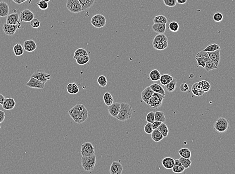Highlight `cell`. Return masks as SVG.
Instances as JSON below:
<instances>
[{"label": "cell", "mask_w": 235, "mask_h": 174, "mask_svg": "<svg viewBox=\"0 0 235 174\" xmlns=\"http://www.w3.org/2000/svg\"><path fill=\"white\" fill-rule=\"evenodd\" d=\"M97 82L101 87H106L108 84L107 79L104 75H101L98 78Z\"/></svg>", "instance_id": "cell-44"}, {"label": "cell", "mask_w": 235, "mask_h": 174, "mask_svg": "<svg viewBox=\"0 0 235 174\" xmlns=\"http://www.w3.org/2000/svg\"><path fill=\"white\" fill-rule=\"evenodd\" d=\"M123 172V166L120 162L114 161L113 162L110 168L111 174H121Z\"/></svg>", "instance_id": "cell-14"}, {"label": "cell", "mask_w": 235, "mask_h": 174, "mask_svg": "<svg viewBox=\"0 0 235 174\" xmlns=\"http://www.w3.org/2000/svg\"><path fill=\"white\" fill-rule=\"evenodd\" d=\"M6 98L3 94L0 93V105H2Z\"/></svg>", "instance_id": "cell-59"}, {"label": "cell", "mask_w": 235, "mask_h": 174, "mask_svg": "<svg viewBox=\"0 0 235 174\" xmlns=\"http://www.w3.org/2000/svg\"><path fill=\"white\" fill-rule=\"evenodd\" d=\"M173 77L169 74H164L161 75L160 81L163 86H166L173 80Z\"/></svg>", "instance_id": "cell-29"}, {"label": "cell", "mask_w": 235, "mask_h": 174, "mask_svg": "<svg viewBox=\"0 0 235 174\" xmlns=\"http://www.w3.org/2000/svg\"><path fill=\"white\" fill-rule=\"evenodd\" d=\"M103 99H104V103L107 106H110V105L114 103H113L114 98L110 92H106L105 93L104 96H103Z\"/></svg>", "instance_id": "cell-35"}, {"label": "cell", "mask_w": 235, "mask_h": 174, "mask_svg": "<svg viewBox=\"0 0 235 174\" xmlns=\"http://www.w3.org/2000/svg\"><path fill=\"white\" fill-rule=\"evenodd\" d=\"M151 138L155 142L158 143L162 141L164 137L158 129H155L151 134Z\"/></svg>", "instance_id": "cell-26"}, {"label": "cell", "mask_w": 235, "mask_h": 174, "mask_svg": "<svg viewBox=\"0 0 235 174\" xmlns=\"http://www.w3.org/2000/svg\"><path fill=\"white\" fill-rule=\"evenodd\" d=\"M155 112H151L147 114V117L146 118V120L147 122H149L152 124L155 121Z\"/></svg>", "instance_id": "cell-51"}, {"label": "cell", "mask_w": 235, "mask_h": 174, "mask_svg": "<svg viewBox=\"0 0 235 174\" xmlns=\"http://www.w3.org/2000/svg\"><path fill=\"white\" fill-rule=\"evenodd\" d=\"M219 49H221L220 46L217 44L214 43L208 46L203 50L206 52H212V51L217 50Z\"/></svg>", "instance_id": "cell-47"}, {"label": "cell", "mask_w": 235, "mask_h": 174, "mask_svg": "<svg viewBox=\"0 0 235 174\" xmlns=\"http://www.w3.org/2000/svg\"><path fill=\"white\" fill-rule=\"evenodd\" d=\"M163 166L166 169H172L175 164V160L172 158L166 157L162 161Z\"/></svg>", "instance_id": "cell-22"}, {"label": "cell", "mask_w": 235, "mask_h": 174, "mask_svg": "<svg viewBox=\"0 0 235 174\" xmlns=\"http://www.w3.org/2000/svg\"><path fill=\"white\" fill-rule=\"evenodd\" d=\"M88 52L85 49L82 48H79L77 49L75 51L74 54V58L76 59L77 58L80 56H83V55H88Z\"/></svg>", "instance_id": "cell-39"}, {"label": "cell", "mask_w": 235, "mask_h": 174, "mask_svg": "<svg viewBox=\"0 0 235 174\" xmlns=\"http://www.w3.org/2000/svg\"><path fill=\"white\" fill-rule=\"evenodd\" d=\"M27 1H28V0H21V3L22 4L23 3H24V2H26ZM29 3H30L31 2V0H29Z\"/></svg>", "instance_id": "cell-62"}, {"label": "cell", "mask_w": 235, "mask_h": 174, "mask_svg": "<svg viewBox=\"0 0 235 174\" xmlns=\"http://www.w3.org/2000/svg\"><path fill=\"white\" fill-rule=\"evenodd\" d=\"M40 1H46V2H49L50 1V0H40Z\"/></svg>", "instance_id": "cell-63"}, {"label": "cell", "mask_w": 235, "mask_h": 174, "mask_svg": "<svg viewBox=\"0 0 235 174\" xmlns=\"http://www.w3.org/2000/svg\"><path fill=\"white\" fill-rule=\"evenodd\" d=\"M20 17L17 13L9 14L7 16L6 23L11 25H21V23L20 21Z\"/></svg>", "instance_id": "cell-13"}, {"label": "cell", "mask_w": 235, "mask_h": 174, "mask_svg": "<svg viewBox=\"0 0 235 174\" xmlns=\"http://www.w3.org/2000/svg\"><path fill=\"white\" fill-rule=\"evenodd\" d=\"M76 62L78 65H84L86 64L87 63L90 61V57L88 55H83V56H80L77 58L76 59Z\"/></svg>", "instance_id": "cell-37"}, {"label": "cell", "mask_w": 235, "mask_h": 174, "mask_svg": "<svg viewBox=\"0 0 235 174\" xmlns=\"http://www.w3.org/2000/svg\"><path fill=\"white\" fill-rule=\"evenodd\" d=\"M154 23H165L167 24L168 22V19L165 16L160 15L158 16H156L154 18Z\"/></svg>", "instance_id": "cell-42"}, {"label": "cell", "mask_w": 235, "mask_h": 174, "mask_svg": "<svg viewBox=\"0 0 235 174\" xmlns=\"http://www.w3.org/2000/svg\"><path fill=\"white\" fill-rule=\"evenodd\" d=\"M155 49L158 50H164L166 49L168 46V41H165L163 42L156 43L153 45Z\"/></svg>", "instance_id": "cell-40"}, {"label": "cell", "mask_w": 235, "mask_h": 174, "mask_svg": "<svg viewBox=\"0 0 235 174\" xmlns=\"http://www.w3.org/2000/svg\"><path fill=\"white\" fill-rule=\"evenodd\" d=\"M91 23L96 28H102L106 24V18L102 14H96L95 15L92 17L91 20Z\"/></svg>", "instance_id": "cell-7"}, {"label": "cell", "mask_w": 235, "mask_h": 174, "mask_svg": "<svg viewBox=\"0 0 235 174\" xmlns=\"http://www.w3.org/2000/svg\"><path fill=\"white\" fill-rule=\"evenodd\" d=\"M223 19V14L221 13L216 12L213 15V20L215 22L219 23L221 22Z\"/></svg>", "instance_id": "cell-49"}, {"label": "cell", "mask_w": 235, "mask_h": 174, "mask_svg": "<svg viewBox=\"0 0 235 174\" xmlns=\"http://www.w3.org/2000/svg\"><path fill=\"white\" fill-rule=\"evenodd\" d=\"M192 92L194 95L197 96L203 95L205 93L200 85L199 84V82H196L192 86Z\"/></svg>", "instance_id": "cell-24"}, {"label": "cell", "mask_w": 235, "mask_h": 174, "mask_svg": "<svg viewBox=\"0 0 235 174\" xmlns=\"http://www.w3.org/2000/svg\"><path fill=\"white\" fill-rule=\"evenodd\" d=\"M21 26V25H19L8 24L6 23L4 24L3 30L6 35L8 36H12L16 33L18 29H20Z\"/></svg>", "instance_id": "cell-11"}, {"label": "cell", "mask_w": 235, "mask_h": 174, "mask_svg": "<svg viewBox=\"0 0 235 174\" xmlns=\"http://www.w3.org/2000/svg\"><path fill=\"white\" fill-rule=\"evenodd\" d=\"M26 86L32 88L43 89L45 83L34 77L31 76L30 80L26 83Z\"/></svg>", "instance_id": "cell-10"}, {"label": "cell", "mask_w": 235, "mask_h": 174, "mask_svg": "<svg viewBox=\"0 0 235 174\" xmlns=\"http://www.w3.org/2000/svg\"><path fill=\"white\" fill-rule=\"evenodd\" d=\"M96 163V157L95 155L91 156H82L81 158V165L85 171L90 172L94 170Z\"/></svg>", "instance_id": "cell-3"}, {"label": "cell", "mask_w": 235, "mask_h": 174, "mask_svg": "<svg viewBox=\"0 0 235 174\" xmlns=\"http://www.w3.org/2000/svg\"><path fill=\"white\" fill-rule=\"evenodd\" d=\"M82 6V10L86 11L93 5L95 0H79Z\"/></svg>", "instance_id": "cell-28"}, {"label": "cell", "mask_w": 235, "mask_h": 174, "mask_svg": "<svg viewBox=\"0 0 235 174\" xmlns=\"http://www.w3.org/2000/svg\"><path fill=\"white\" fill-rule=\"evenodd\" d=\"M37 4L39 8V9H41L42 10H46L48 8L49 2L44 1H40V2H38Z\"/></svg>", "instance_id": "cell-48"}, {"label": "cell", "mask_w": 235, "mask_h": 174, "mask_svg": "<svg viewBox=\"0 0 235 174\" xmlns=\"http://www.w3.org/2000/svg\"><path fill=\"white\" fill-rule=\"evenodd\" d=\"M120 103H113L110 106H108V112L111 116L116 118L119 113L120 110Z\"/></svg>", "instance_id": "cell-15"}, {"label": "cell", "mask_w": 235, "mask_h": 174, "mask_svg": "<svg viewBox=\"0 0 235 174\" xmlns=\"http://www.w3.org/2000/svg\"><path fill=\"white\" fill-rule=\"evenodd\" d=\"M196 57H202L204 59L206 60L209 57L208 54L207 52L204 51V50L201 51L200 52L197 53Z\"/></svg>", "instance_id": "cell-55"}, {"label": "cell", "mask_w": 235, "mask_h": 174, "mask_svg": "<svg viewBox=\"0 0 235 174\" xmlns=\"http://www.w3.org/2000/svg\"><path fill=\"white\" fill-rule=\"evenodd\" d=\"M133 113V109L131 106L127 103H121L120 110L116 118L122 122H125L131 117Z\"/></svg>", "instance_id": "cell-2"}, {"label": "cell", "mask_w": 235, "mask_h": 174, "mask_svg": "<svg viewBox=\"0 0 235 174\" xmlns=\"http://www.w3.org/2000/svg\"><path fill=\"white\" fill-rule=\"evenodd\" d=\"M161 76V73L157 69H153L150 72V75H149L151 80L154 82H156V81H158V80H160Z\"/></svg>", "instance_id": "cell-32"}, {"label": "cell", "mask_w": 235, "mask_h": 174, "mask_svg": "<svg viewBox=\"0 0 235 174\" xmlns=\"http://www.w3.org/2000/svg\"><path fill=\"white\" fill-rule=\"evenodd\" d=\"M30 25L33 28H38L39 27H40L41 22H40V20L38 19H37V18H34L30 22Z\"/></svg>", "instance_id": "cell-52"}, {"label": "cell", "mask_w": 235, "mask_h": 174, "mask_svg": "<svg viewBox=\"0 0 235 174\" xmlns=\"http://www.w3.org/2000/svg\"><path fill=\"white\" fill-rule=\"evenodd\" d=\"M204 68L207 71L209 72L212 70L218 69V67L216 66L214 62L209 57L206 60V65Z\"/></svg>", "instance_id": "cell-27"}, {"label": "cell", "mask_w": 235, "mask_h": 174, "mask_svg": "<svg viewBox=\"0 0 235 174\" xmlns=\"http://www.w3.org/2000/svg\"><path fill=\"white\" fill-rule=\"evenodd\" d=\"M179 153L182 157L185 158H190L191 152L188 148H182L179 151Z\"/></svg>", "instance_id": "cell-38"}, {"label": "cell", "mask_w": 235, "mask_h": 174, "mask_svg": "<svg viewBox=\"0 0 235 174\" xmlns=\"http://www.w3.org/2000/svg\"><path fill=\"white\" fill-rule=\"evenodd\" d=\"M13 2H15V3L17 4L18 5L21 4V0H13Z\"/></svg>", "instance_id": "cell-61"}, {"label": "cell", "mask_w": 235, "mask_h": 174, "mask_svg": "<svg viewBox=\"0 0 235 174\" xmlns=\"http://www.w3.org/2000/svg\"><path fill=\"white\" fill-rule=\"evenodd\" d=\"M195 59L198 63V67L200 66L202 67L203 68H205L206 65V60L202 57H196Z\"/></svg>", "instance_id": "cell-53"}, {"label": "cell", "mask_w": 235, "mask_h": 174, "mask_svg": "<svg viewBox=\"0 0 235 174\" xmlns=\"http://www.w3.org/2000/svg\"><path fill=\"white\" fill-rule=\"evenodd\" d=\"M168 41L167 37L166 36V35H164V34H159L157 35H156L153 39V45L163 42V41Z\"/></svg>", "instance_id": "cell-36"}, {"label": "cell", "mask_w": 235, "mask_h": 174, "mask_svg": "<svg viewBox=\"0 0 235 174\" xmlns=\"http://www.w3.org/2000/svg\"><path fill=\"white\" fill-rule=\"evenodd\" d=\"M144 131L147 134H152V132L153 131V129L152 127V124L148 122L147 124H146L144 127Z\"/></svg>", "instance_id": "cell-50"}, {"label": "cell", "mask_w": 235, "mask_h": 174, "mask_svg": "<svg viewBox=\"0 0 235 174\" xmlns=\"http://www.w3.org/2000/svg\"><path fill=\"white\" fill-rule=\"evenodd\" d=\"M66 7L68 10L73 13H79L82 10V6L79 0H67Z\"/></svg>", "instance_id": "cell-6"}, {"label": "cell", "mask_w": 235, "mask_h": 174, "mask_svg": "<svg viewBox=\"0 0 235 174\" xmlns=\"http://www.w3.org/2000/svg\"><path fill=\"white\" fill-rule=\"evenodd\" d=\"M154 93L153 91L151 88L150 86H149L144 89L141 92V98L147 105H148L149 99Z\"/></svg>", "instance_id": "cell-16"}, {"label": "cell", "mask_w": 235, "mask_h": 174, "mask_svg": "<svg viewBox=\"0 0 235 174\" xmlns=\"http://www.w3.org/2000/svg\"><path fill=\"white\" fill-rule=\"evenodd\" d=\"M24 48L27 52H31L36 49V43L33 40H26L24 43Z\"/></svg>", "instance_id": "cell-19"}, {"label": "cell", "mask_w": 235, "mask_h": 174, "mask_svg": "<svg viewBox=\"0 0 235 174\" xmlns=\"http://www.w3.org/2000/svg\"><path fill=\"white\" fill-rule=\"evenodd\" d=\"M180 90L182 92H186L187 91H188L189 89L188 84L186 83H182L180 86Z\"/></svg>", "instance_id": "cell-56"}, {"label": "cell", "mask_w": 235, "mask_h": 174, "mask_svg": "<svg viewBox=\"0 0 235 174\" xmlns=\"http://www.w3.org/2000/svg\"><path fill=\"white\" fill-rule=\"evenodd\" d=\"M177 84V81L176 79L173 78V80H172L171 82H169L166 86H165V88L166 91L168 92H173L176 89Z\"/></svg>", "instance_id": "cell-30"}, {"label": "cell", "mask_w": 235, "mask_h": 174, "mask_svg": "<svg viewBox=\"0 0 235 174\" xmlns=\"http://www.w3.org/2000/svg\"><path fill=\"white\" fill-rule=\"evenodd\" d=\"M150 86L151 88L152 89L154 92L160 93V94H163V95H165L166 94V92H165V91L164 88L159 84H152Z\"/></svg>", "instance_id": "cell-31"}, {"label": "cell", "mask_w": 235, "mask_h": 174, "mask_svg": "<svg viewBox=\"0 0 235 174\" xmlns=\"http://www.w3.org/2000/svg\"><path fill=\"white\" fill-rule=\"evenodd\" d=\"M10 8L7 3L0 2V17H5L9 14Z\"/></svg>", "instance_id": "cell-20"}, {"label": "cell", "mask_w": 235, "mask_h": 174, "mask_svg": "<svg viewBox=\"0 0 235 174\" xmlns=\"http://www.w3.org/2000/svg\"><path fill=\"white\" fill-rule=\"evenodd\" d=\"M172 169L173 172L179 174L184 172L186 169L182 164L179 159H176L175 160V164Z\"/></svg>", "instance_id": "cell-23"}, {"label": "cell", "mask_w": 235, "mask_h": 174, "mask_svg": "<svg viewBox=\"0 0 235 174\" xmlns=\"http://www.w3.org/2000/svg\"><path fill=\"white\" fill-rule=\"evenodd\" d=\"M95 148L92 143L85 142L82 145L81 153L82 156H91L95 155Z\"/></svg>", "instance_id": "cell-8"}, {"label": "cell", "mask_w": 235, "mask_h": 174, "mask_svg": "<svg viewBox=\"0 0 235 174\" xmlns=\"http://www.w3.org/2000/svg\"><path fill=\"white\" fill-rule=\"evenodd\" d=\"M180 26L179 23L176 21H173L171 22L169 25V28L171 31L172 32H177L179 31Z\"/></svg>", "instance_id": "cell-43"}, {"label": "cell", "mask_w": 235, "mask_h": 174, "mask_svg": "<svg viewBox=\"0 0 235 174\" xmlns=\"http://www.w3.org/2000/svg\"><path fill=\"white\" fill-rule=\"evenodd\" d=\"M221 49L212 52H207L210 58L214 62L216 66H218L219 64L220 59H221Z\"/></svg>", "instance_id": "cell-17"}, {"label": "cell", "mask_w": 235, "mask_h": 174, "mask_svg": "<svg viewBox=\"0 0 235 174\" xmlns=\"http://www.w3.org/2000/svg\"><path fill=\"white\" fill-rule=\"evenodd\" d=\"M0 129H1V126H0Z\"/></svg>", "instance_id": "cell-64"}, {"label": "cell", "mask_w": 235, "mask_h": 174, "mask_svg": "<svg viewBox=\"0 0 235 174\" xmlns=\"http://www.w3.org/2000/svg\"><path fill=\"white\" fill-rule=\"evenodd\" d=\"M163 2L167 7H174L176 5L177 0H163Z\"/></svg>", "instance_id": "cell-54"}, {"label": "cell", "mask_w": 235, "mask_h": 174, "mask_svg": "<svg viewBox=\"0 0 235 174\" xmlns=\"http://www.w3.org/2000/svg\"><path fill=\"white\" fill-rule=\"evenodd\" d=\"M13 51L16 56L22 55L24 52V48L21 44H16L13 47Z\"/></svg>", "instance_id": "cell-33"}, {"label": "cell", "mask_w": 235, "mask_h": 174, "mask_svg": "<svg viewBox=\"0 0 235 174\" xmlns=\"http://www.w3.org/2000/svg\"><path fill=\"white\" fill-rule=\"evenodd\" d=\"M157 129L161 132L164 138H166L168 136L169 131L168 126L166 124H165L164 122H162L161 124L159 125V127H158Z\"/></svg>", "instance_id": "cell-34"}, {"label": "cell", "mask_w": 235, "mask_h": 174, "mask_svg": "<svg viewBox=\"0 0 235 174\" xmlns=\"http://www.w3.org/2000/svg\"><path fill=\"white\" fill-rule=\"evenodd\" d=\"M230 127L228 120L224 117H220L214 124V128L217 132L223 133L226 132Z\"/></svg>", "instance_id": "cell-5"}, {"label": "cell", "mask_w": 235, "mask_h": 174, "mask_svg": "<svg viewBox=\"0 0 235 174\" xmlns=\"http://www.w3.org/2000/svg\"><path fill=\"white\" fill-rule=\"evenodd\" d=\"M161 123H162V122L155 120L152 123V127L153 130L155 129H157L158 127H159V125L161 124Z\"/></svg>", "instance_id": "cell-57"}, {"label": "cell", "mask_w": 235, "mask_h": 174, "mask_svg": "<svg viewBox=\"0 0 235 174\" xmlns=\"http://www.w3.org/2000/svg\"><path fill=\"white\" fill-rule=\"evenodd\" d=\"M179 160L185 167V169H188L190 167L191 165L192 164V161L190 160V158H185L181 157L179 158Z\"/></svg>", "instance_id": "cell-46"}, {"label": "cell", "mask_w": 235, "mask_h": 174, "mask_svg": "<svg viewBox=\"0 0 235 174\" xmlns=\"http://www.w3.org/2000/svg\"><path fill=\"white\" fill-rule=\"evenodd\" d=\"M16 103L13 98H6L3 103L2 104V107L3 109L7 110H12L16 106Z\"/></svg>", "instance_id": "cell-18"}, {"label": "cell", "mask_w": 235, "mask_h": 174, "mask_svg": "<svg viewBox=\"0 0 235 174\" xmlns=\"http://www.w3.org/2000/svg\"><path fill=\"white\" fill-rule=\"evenodd\" d=\"M79 87L75 83L71 82L68 84L67 91L70 94H76L79 92Z\"/></svg>", "instance_id": "cell-25"}, {"label": "cell", "mask_w": 235, "mask_h": 174, "mask_svg": "<svg viewBox=\"0 0 235 174\" xmlns=\"http://www.w3.org/2000/svg\"><path fill=\"white\" fill-rule=\"evenodd\" d=\"M31 76L35 77L44 83H46L48 80H50L51 77L50 74L41 69L37 70L32 74Z\"/></svg>", "instance_id": "cell-9"}, {"label": "cell", "mask_w": 235, "mask_h": 174, "mask_svg": "<svg viewBox=\"0 0 235 174\" xmlns=\"http://www.w3.org/2000/svg\"><path fill=\"white\" fill-rule=\"evenodd\" d=\"M165 98V95L154 92L149 99L148 104L150 107L154 109H157L162 105L163 100Z\"/></svg>", "instance_id": "cell-4"}, {"label": "cell", "mask_w": 235, "mask_h": 174, "mask_svg": "<svg viewBox=\"0 0 235 174\" xmlns=\"http://www.w3.org/2000/svg\"><path fill=\"white\" fill-rule=\"evenodd\" d=\"M35 17V15L29 9H25L22 11L20 14V19L21 21L25 22H31Z\"/></svg>", "instance_id": "cell-12"}, {"label": "cell", "mask_w": 235, "mask_h": 174, "mask_svg": "<svg viewBox=\"0 0 235 174\" xmlns=\"http://www.w3.org/2000/svg\"><path fill=\"white\" fill-rule=\"evenodd\" d=\"M152 29L158 34H164L166 30V24L165 23H154Z\"/></svg>", "instance_id": "cell-21"}, {"label": "cell", "mask_w": 235, "mask_h": 174, "mask_svg": "<svg viewBox=\"0 0 235 174\" xmlns=\"http://www.w3.org/2000/svg\"><path fill=\"white\" fill-rule=\"evenodd\" d=\"M187 2V0H177V3L180 5H182L186 3Z\"/></svg>", "instance_id": "cell-60"}, {"label": "cell", "mask_w": 235, "mask_h": 174, "mask_svg": "<svg viewBox=\"0 0 235 174\" xmlns=\"http://www.w3.org/2000/svg\"><path fill=\"white\" fill-rule=\"evenodd\" d=\"M5 118V113L4 111L0 110V124L3 122Z\"/></svg>", "instance_id": "cell-58"}, {"label": "cell", "mask_w": 235, "mask_h": 174, "mask_svg": "<svg viewBox=\"0 0 235 174\" xmlns=\"http://www.w3.org/2000/svg\"><path fill=\"white\" fill-rule=\"evenodd\" d=\"M70 116L75 122L80 124L85 122L88 117V112L84 105L78 104L69 111Z\"/></svg>", "instance_id": "cell-1"}, {"label": "cell", "mask_w": 235, "mask_h": 174, "mask_svg": "<svg viewBox=\"0 0 235 174\" xmlns=\"http://www.w3.org/2000/svg\"><path fill=\"white\" fill-rule=\"evenodd\" d=\"M155 120L162 122H166V117L165 116L164 113L160 111L156 112L155 115Z\"/></svg>", "instance_id": "cell-41"}, {"label": "cell", "mask_w": 235, "mask_h": 174, "mask_svg": "<svg viewBox=\"0 0 235 174\" xmlns=\"http://www.w3.org/2000/svg\"><path fill=\"white\" fill-rule=\"evenodd\" d=\"M199 83L202 87L203 90L204 91V92H208V91H209L211 86H210L209 82H208V81L202 80L199 82Z\"/></svg>", "instance_id": "cell-45"}]
</instances>
